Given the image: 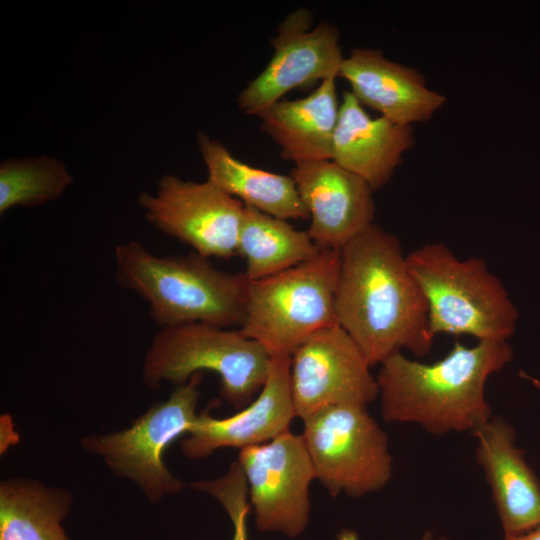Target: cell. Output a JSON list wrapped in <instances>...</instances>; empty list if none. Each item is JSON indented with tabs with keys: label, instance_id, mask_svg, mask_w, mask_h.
Masks as SVG:
<instances>
[{
	"label": "cell",
	"instance_id": "1",
	"mask_svg": "<svg viewBox=\"0 0 540 540\" xmlns=\"http://www.w3.org/2000/svg\"><path fill=\"white\" fill-rule=\"evenodd\" d=\"M334 307L371 367L402 349L417 357L432 350L425 296L399 239L375 223L340 250Z\"/></svg>",
	"mask_w": 540,
	"mask_h": 540
},
{
	"label": "cell",
	"instance_id": "2",
	"mask_svg": "<svg viewBox=\"0 0 540 540\" xmlns=\"http://www.w3.org/2000/svg\"><path fill=\"white\" fill-rule=\"evenodd\" d=\"M513 358L507 341L455 342L449 353L421 363L398 352L383 363L376 377L384 420L411 422L436 435L473 433L489 421L485 397L488 378Z\"/></svg>",
	"mask_w": 540,
	"mask_h": 540
},
{
	"label": "cell",
	"instance_id": "3",
	"mask_svg": "<svg viewBox=\"0 0 540 540\" xmlns=\"http://www.w3.org/2000/svg\"><path fill=\"white\" fill-rule=\"evenodd\" d=\"M115 278L141 296L161 327H241L250 280L215 267L197 253L156 256L139 241L116 246Z\"/></svg>",
	"mask_w": 540,
	"mask_h": 540
},
{
	"label": "cell",
	"instance_id": "4",
	"mask_svg": "<svg viewBox=\"0 0 540 540\" xmlns=\"http://www.w3.org/2000/svg\"><path fill=\"white\" fill-rule=\"evenodd\" d=\"M406 259L427 301L434 337L468 335L479 341H507L513 335L517 309L483 259H459L441 243L422 245Z\"/></svg>",
	"mask_w": 540,
	"mask_h": 540
},
{
	"label": "cell",
	"instance_id": "5",
	"mask_svg": "<svg viewBox=\"0 0 540 540\" xmlns=\"http://www.w3.org/2000/svg\"><path fill=\"white\" fill-rule=\"evenodd\" d=\"M271 355L241 331L205 324L161 328L144 358L142 378L154 390L162 382L176 386L208 370L220 377V395L242 409L265 384Z\"/></svg>",
	"mask_w": 540,
	"mask_h": 540
},
{
	"label": "cell",
	"instance_id": "6",
	"mask_svg": "<svg viewBox=\"0 0 540 540\" xmlns=\"http://www.w3.org/2000/svg\"><path fill=\"white\" fill-rule=\"evenodd\" d=\"M340 250L250 281L241 333L270 355L292 353L315 332L337 325L334 307Z\"/></svg>",
	"mask_w": 540,
	"mask_h": 540
},
{
	"label": "cell",
	"instance_id": "7",
	"mask_svg": "<svg viewBox=\"0 0 540 540\" xmlns=\"http://www.w3.org/2000/svg\"><path fill=\"white\" fill-rule=\"evenodd\" d=\"M201 380L202 372L194 374L129 428L82 438L83 449L101 457L116 476L136 483L152 503L179 493L184 484L165 466L163 455L172 442L191 431L198 417Z\"/></svg>",
	"mask_w": 540,
	"mask_h": 540
},
{
	"label": "cell",
	"instance_id": "8",
	"mask_svg": "<svg viewBox=\"0 0 540 540\" xmlns=\"http://www.w3.org/2000/svg\"><path fill=\"white\" fill-rule=\"evenodd\" d=\"M303 422L315 476L332 497L340 492L360 497L390 480L388 437L365 406H328Z\"/></svg>",
	"mask_w": 540,
	"mask_h": 540
},
{
	"label": "cell",
	"instance_id": "9",
	"mask_svg": "<svg viewBox=\"0 0 540 540\" xmlns=\"http://www.w3.org/2000/svg\"><path fill=\"white\" fill-rule=\"evenodd\" d=\"M237 461L248 483L257 529L299 536L309 522V488L316 478L302 435L285 431L241 449Z\"/></svg>",
	"mask_w": 540,
	"mask_h": 540
},
{
	"label": "cell",
	"instance_id": "10",
	"mask_svg": "<svg viewBox=\"0 0 540 540\" xmlns=\"http://www.w3.org/2000/svg\"><path fill=\"white\" fill-rule=\"evenodd\" d=\"M155 228L192 247L205 258L237 255L244 204L208 180L204 183L165 175L156 193L138 197Z\"/></svg>",
	"mask_w": 540,
	"mask_h": 540
},
{
	"label": "cell",
	"instance_id": "11",
	"mask_svg": "<svg viewBox=\"0 0 540 540\" xmlns=\"http://www.w3.org/2000/svg\"><path fill=\"white\" fill-rule=\"evenodd\" d=\"M340 32L329 22L313 27L309 9L292 11L270 40L274 53L263 69L238 96V107L259 116L292 89L336 78L344 60Z\"/></svg>",
	"mask_w": 540,
	"mask_h": 540
},
{
	"label": "cell",
	"instance_id": "12",
	"mask_svg": "<svg viewBox=\"0 0 540 540\" xmlns=\"http://www.w3.org/2000/svg\"><path fill=\"white\" fill-rule=\"evenodd\" d=\"M370 368L360 347L338 324L315 332L291 355L295 416L305 420L333 405L366 407L379 395Z\"/></svg>",
	"mask_w": 540,
	"mask_h": 540
},
{
	"label": "cell",
	"instance_id": "13",
	"mask_svg": "<svg viewBox=\"0 0 540 540\" xmlns=\"http://www.w3.org/2000/svg\"><path fill=\"white\" fill-rule=\"evenodd\" d=\"M289 175L309 212L306 231L320 250H341L374 223V190L335 162L297 164Z\"/></svg>",
	"mask_w": 540,
	"mask_h": 540
},
{
	"label": "cell",
	"instance_id": "14",
	"mask_svg": "<svg viewBox=\"0 0 540 540\" xmlns=\"http://www.w3.org/2000/svg\"><path fill=\"white\" fill-rule=\"evenodd\" d=\"M291 355H271L268 377L256 399L233 416L212 417L203 410L185 438L183 454L205 458L220 448L240 450L266 443L289 430L295 416L291 393Z\"/></svg>",
	"mask_w": 540,
	"mask_h": 540
},
{
	"label": "cell",
	"instance_id": "15",
	"mask_svg": "<svg viewBox=\"0 0 540 540\" xmlns=\"http://www.w3.org/2000/svg\"><path fill=\"white\" fill-rule=\"evenodd\" d=\"M339 76L349 82L363 107L398 124L427 122L446 103V97L430 89L416 68L394 62L380 50L353 49L344 58Z\"/></svg>",
	"mask_w": 540,
	"mask_h": 540
},
{
	"label": "cell",
	"instance_id": "16",
	"mask_svg": "<svg viewBox=\"0 0 540 540\" xmlns=\"http://www.w3.org/2000/svg\"><path fill=\"white\" fill-rule=\"evenodd\" d=\"M476 460L490 485L504 537L524 534L540 525V481L515 445V430L494 416L476 429Z\"/></svg>",
	"mask_w": 540,
	"mask_h": 540
},
{
	"label": "cell",
	"instance_id": "17",
	"mask_svg": "<svg viewBox=\"0 0 540 540\" xmlns=\"http://www.w3.org/2000/svg\"><path fill=\"white\" fill-rule=\"evenodd\" d=\"M414 144L413 126L372 118L351 91H344L331 161L377 190L389 182Z\"/></svg>",
	"mask_w": 540,
	"mask_h": 540
},
{
	"label": "cell",
	"instance_id": "18",
	"mask_svg": "<svg viewBox=\"0 0 540 540\" xmlns=\"http://www.w3.org/2000/svg\"><path fill=\"white\" fill-rule=\"evenodd\" d=\"M335 79L323 80L304 98L280 100L258 116L283 159L295 165L332 159L340 111Z\"/></svg>",
	"mask_w": 540,
	"mask_h": 540
},
{
	"label": "cell",
	"instance_id": "19",
	"mask_svg": "<svg viewBox=\"0 0 540 540\" xmlns=\"http://www.w3.org/2000/svg\"><path fill=\"white\" fill-rule=\"evenodd\" d=\"M197 143L208 181L245 206L289 220L307 219L309 212L290 175L258 169L236 159L220 142L199 132Z\"/></svg>",
	"mask_w": 540,
	"mask_h": 540
},
{
	"label": "cell",
	"instance_id": "20",
	"mask_svg": "<svg viewBox=\"0 0 540 540\" xmlns=\"http://www.w3.org/2000/svg\"><path fill=\"white\" fill-rule=\"evenodd\" d=\"M72 496L62 488L32 479L0 484V540H70L63 521Z\"/></svg>",
	"mask_w": 540,
	"mask_h": 540
},
{
	"label": "cell",
	"instance_id": "21",
	"mask_svg": "<svg viewBox=\"0 0 540 540\" xmlns=\"http://www.w3.org/2000/svg\"><path fill=\"white\" fill-rule=\"evenodd\" d=\"M320 251L306 230H298L287 220L244 205L237 255L245 260L244 273L250 281L309 261Z\"/></svg>",
	"mask_w": 540,
	"mask_h": 540
},
{
	"label": "cell",
	"instance_id": "22",
	"mask_svg": "<svg viewBox=\"0 0 540 540\" xmlns=\"http://www.w3.org/2000/svg\"><path fill=\"white\" fill-rule=\"evenodd\" d=\"M65 165L49 157L10 159L0 167V213L59 198L72 183Z\"/></svg>",
	"mask_w": 540,
	"mask_h": 540
},
{
	"label": "cell",
	"instance_id": "23",
	"mask_svg": "<svg viewBox=\"0 0 540 540\" xmlns=\"http://www.w3.org/2000/svg\"><path fill=\"white\" fill-rule=\"evenodd\" d=\"M192 488L206 492L224 507L233 524L232 540H248L247 515L249 512L248 483L238 461L233 462L221 477L192 483Z\"/></svg>",
	"mask_w": 540,
	"mask_h": 540
},
{
	"label": "cell",
	"instance_id": "24",
	"mask_svg": "<svg viewBox=\"0 0 540 540\" xmlns=\"http://www.w3.org/2000/svg\"><path fill=\"white\" fill-rule=\"evenodd\" d=\"M503 540H540V525L524 534L504 537Z\"/></svg>",
	"mask_w": 540,
	"mask_h": 540
},
{
	"label": "cell",
	"instance_id": "25",
	"mask_svg": "<svg viewBox=\"0 0 540 540\" xmlns=\"http://www.w3.org/2000/svg\"><path fill=\"white\" fill-rule=\"evenodd\" d=\"M520 376L525 378L526 380H529L533 384V386L540 389V380L539 379L531 377V376L527 375L526 373H524L522 371L520 372Z\"/></svg>",
	"mask_w": 540,
	"mask_h": 540
},
{
	"label": "cell",
	"instance_id": "26",
	"mask_svg": "<svg viewBox=\"0 0 540 540\" xmlns=\"http://www.w3.org/2000/svg\"><path fill=\"white\" fill-rule=\"evenodd\" d=\"M352 538L351 535H347L346 537H342V540H353Z\"/></svg>",
	"mask_w": 540,
	"mask_h": 540
}]
</instances>
